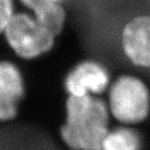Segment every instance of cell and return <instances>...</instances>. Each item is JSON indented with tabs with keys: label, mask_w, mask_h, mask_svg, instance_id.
Here are the masks:
<instances>
[{
	"label": "cell",
	"mask_w": 150,
	"mask_h": 150,
	"mask_svg": "<svg viewBox=\"0 0 150 150\" xmlns=\"http://www.w3.org/2000/svg\"><path fill=\"white\" fill-rule=\"evenodd\" d=\"M59 139L68 150H100L110 128V110L99 96H67Z\"/></svg>",
	"instance_id": "6da1fadb"
},
{
	"label": "cell",
	"mask_w": 150,
	"mask_h": 150,
	"mask_svg": "<svg viewBox=\"0 0 150 150\" xmlns=\"http://www.w3.org/2000/svg\"><path fill=\"white\" fill-rule=\"evenodd\" d=\"M105 95L110 117L118 124L136 127L149 118L150 88L140 75H118L112 78Z\"/></svg>",
	"instance_id": "7a4b0ae2"
},
{
	"label": "cell",
	"mask_w": 150,
	"mask_h": 150,
	"mask_svg": "<svg viewBox=\"0 0 150 150\" xmlns=\"http://www.w3.org/2000/svg\"><path fill=\"white\" fill-rule=\"evenodd\" d=\"M2 38L15 56L23 61H35L48 54L57 39L27 11L14 15Z\"/></svg>",
	"instance_id": "3957f363"
},
{
	"label": "cell",
	"mask_w": 150,
	"mask_h": 150,
	"mask_svg": "<svg viewBox=\"0 0 150 150\" xmlns=\"http://www.w3.org/2000/svg\"><path fill=\"white\" fill-rule=\"evenodd\" d=\"M112 80L110 70L100 61L87 59L67 72L63 87L67 96H99L106 94Z\"/></svg>",
	"instance_id": "277c9868"
},
{
	"label": "cell",
	"mask_w": 150,
	"mask_h": 150,
	"mask_svg": "<svg viewBox=\"0 0 150 150\" xmlns=\"http://www.w3.org/2000/svg\"><path fill=\"white\" fill-rule=\"evenodd\" d=\"M120 48L131 66L150 70V14L136 15L122 25Z\"/></svg>",
	"instance_id": "5b68a950"
},
{
	"label": "cell",
	"mask_w": 150,
	"mask_h": 150,
	"mask_svg": "<svg viewBox=\"0 0 150 150\" xmlns=\"http://www.w3.org/2000/svg\"><path fill=\"white\" fill-rule=\"evenodd\" d=\"M26 94L22 70L11 59H0V124L14 121Z\"/></svg>",
	"instance_id": "8992f818"
},
{
	"label": "cell",
	"mask_w": 150,
	"mask_h": 150,
	"mask_svg": "<svg viewBox=\"0 0 150 150\" xmlns=\"http://www.w3.org/2000/svg\"><path fill=\"white\" fill-rule=\"evenodd\" d=\"M25 11L51 30H59L67 23L66 0H18Z\"/></svg>",
	"instance_id": "52a82bcc"
},
{
	"label": "cell",
	"mask_w": 150,
	"mask_h": 150,
	"mask_svg": "<svg viewBox=\"0 0 150 150\" xmlns=\"http://www.w3.org/2000/svg\"><path fill=\"white\" fill-rule=\"evenodd\" d=\"M100 150H143V139L134 126L118 124L108 131Z\"/></svg>",
	"instance_id": "ba28073f"
},
{
	"label": "cell",
	"mask_w": 150,
	"mask_h": 150,
	"mask_svg": "<svg viewBox=\"0 0 150 150\" xmlns=\"http://www.w3.org/2000/svg\"><path fill=\"white\" fill-rule=\"evenodd\" d=\"M17 13L15 0H0V37Z\"/></svg>",
	"instance_id": "9c48e42d"
}]
</instances>
